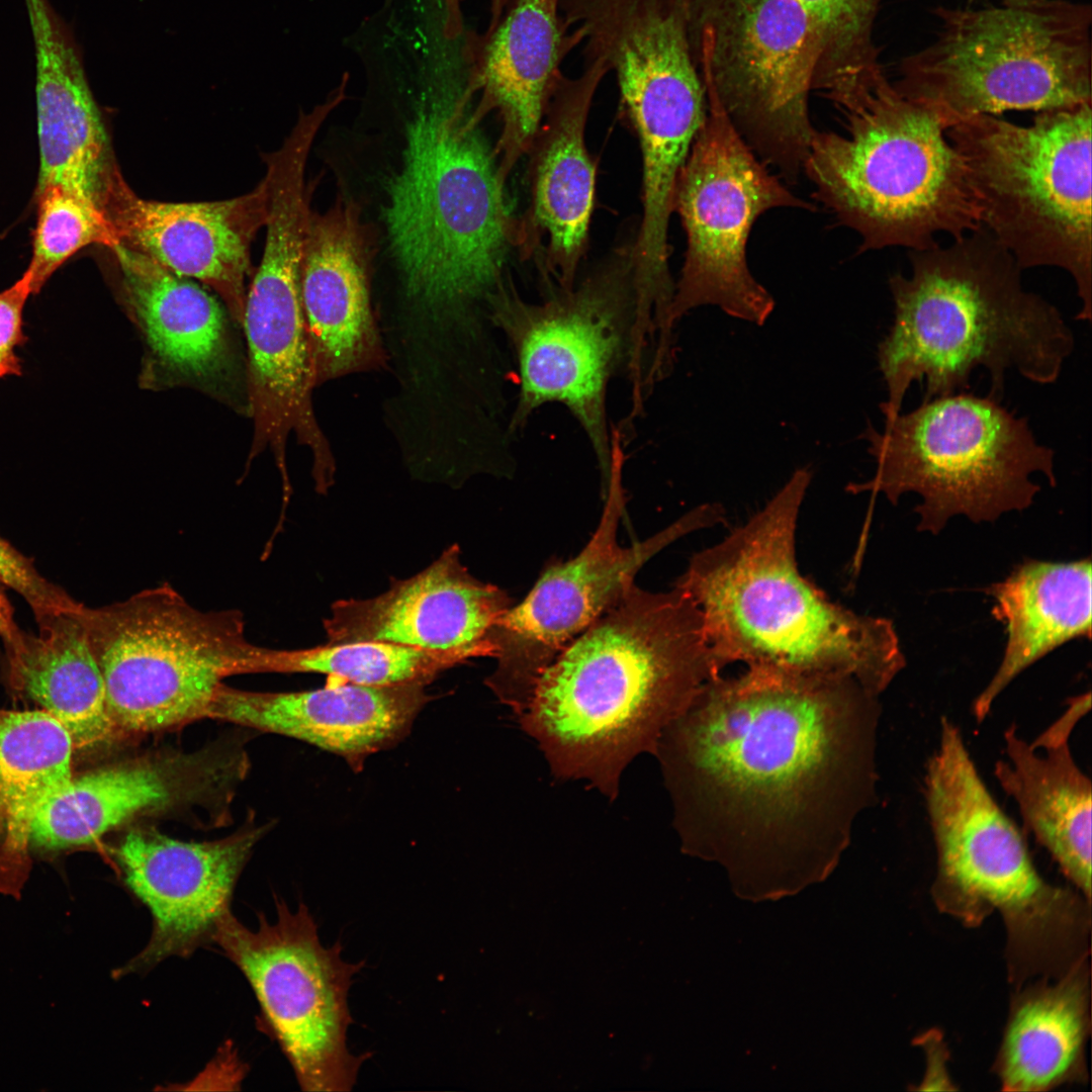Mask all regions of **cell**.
<instances>
[{
  "label": "cell",
  "mask_w": 1092,
  "mask_h": 1092,
  "mask_svg": "<svg viewBox=\"0 0 1092 1092\" xmlns=\"http://www.w3.org/2000/svg\"><path fill=\"white\" fill-rule=\"evenodd\" d=\"M881 714L848 676L746 667L709 679L654 752L684 849L735 876L826 873L877 801Z\"/></svg>",
  "instance_id": "obj_1"
},
{
  "label": "cell",
  "mask_w": 1092,
  "mask_h": 1092,
  "mask_svg": "<svg viewBox=\"0 0 1092 1092\" xmlns=\"http://www.w3.org/2000/svg\"><path fill=\"white\" fill-rule=\"evenodd\" d=\"M719 673L692 599L633 584L544 669L520 722L555 776L613 799L627 764L654 754Z\"/></svg>",
  "instance_id": "obj_2"
},
{
  "label": "cell",
  "mask_w": 1092,
  "mask_h": 1092,
  "mask_svg": "<svg viewBox=\"0 0 1092 1092\" xmlns=\"http://www.w3.org/2000/svg\"><path fill=\"white\" fill-rule=\"evenodd\" d=\"M808 467L745 525L695 554L675 586L698 607L717 669L732 663L848 676L880 696L906 660L892 622L831 602L798 569L795 537Z\"/></svg>",
  "instance_id": "obj_3"
},
{
  "label": "cell",
  "mask_w": 1092,
  "mask_h": 1092,
  "mask_svg": "<svg viewBox=\"0 0 1092 1092\" xmlns=\"http://www.w3.org/2000/svg\"><path fill=\"white\" fill-rule=\"evenodd\" d=\"M909 258L910 274L889 278L894 321L877 350L885 421L901 413L913 382L927 401L965 391L981 367L988 395L1002 400L1009 371L1040 385L1058 380L1074 335L1054 304L1024 288L1023 270L988 230Z\"/></svg>",
  "instance_id": "obj_4"
},
{
  "label": "cell",
  "mask_w": 1092,
  "mask_h": 1092,
  "mask_svg": "<svg viewBox=\"0 0 1092 1092\" xmlns=\"http://www.w3.org/2000/svg\"><path fill=\"white\" fill-rule=\"evenodd\" d=\"M924 797L936 852L933 901L969 927L1001 915L1010 983L1057 978L1090 951L1091 901L1041 877L947 717L926 765Z\"/></svg>",
  "instance_id": "obj_5"
},
{
  "label": "cell",
  "mask_w": 1092,
  "mask_h": 1092,
  "mask_svg": "<svg viewBox=\"0 0 1092 1092\" xmlns=\"http://www.w3.org/2000/svg\"><path fill=\"white\" fill-rule=\"evenodd\" d=\"M468 97L418 114L387 188L389 246L406 295L436 320L488 299L518 243L496 155L479 119L465 114Z\"/></svg>",
  "instance_id": "obj_6"
},
{
  "label": "cell",
  "mask_w": 1092,
  "mask_h": 1092,
  "mask_svg": "<svg viewBox=\"0 0 1092 1092\" xmlns=\"http://www.w3.org/2000/svg\"><path fill=\"white\" fill-rule=\"evenodd\" d=\"M839 110L844 132L815 130L803 172L816 200L860 236V252L926 250L938 235L982 226L968 166L936 110L887 78Z\"/></svg>",
  "instance_id": "obj_7"
},
{
  "label": "cell",
  "mask_w": 1092,
  "mask_h": 1092,
  "mask_svg": "<svg viewBox=\"0 0 1092 1092\" xmlns=\"http://www.w3.org/2000/svg\"><path fill=\"white\" fill-rule=\"evenodd\" d=\"M935 16L936 37L901 61L893 84L948 128L976 115L1092 103L1090 5L997 0L939 6Z\"/></svg>",
  "instance_id": "obj_8"
},
{
  "label": "cell",
  "mask_w": 1092,
  "mask_h": 1092,
  "mask_svg": "<svg viewBox=\"0 0 1092 1092\" xmlns=\"http://www.w3.org/2000/svg\"><path fill=\"white\" fill-rule=\"evenodd\" d=\"M1091 104L1036 112L1028 125L982 114L946 130L968 166L982 225L1021 270L1066 271L1084 322L1092 314Z\"/></svg>",
  "instance_id": "obj_9"
},
{
  "label": "cell",
  "mask_w": 1092,
  "mask_h": 1092,
  "mask_svg": "<svg viewBox=\"0 0 1092 1092\" xmlns=\"http://www.w3.org/2000/svg\"><path fill=\"white\" fill-rule=\"evenodd\" d=\"M1000 402L960 391L899 413L883 432L869 422L859 438L876 472L847 490L882 492L893 504L917 493L918 529L932 534L954 516L978 523L1028 508L1040 489L1033 474L1056 485L1055 451Z\"/></svg>",
  "instance_id": "obj_10"
},
{
  "label": "cell",
  "mask_w": 1092,
  "mask_h": 1092,
  "mask_svg": "<svg viewBox=\"0 0 1092 1092\" xmlns=\"http://www.w3.org/2000/svg\"><path fill=\"white\" fill-rule=\"evenodd\" d=\"M115 726L162 730L208 712L224 677L272 671L274 649L253 644L239 610L201 611L171 584L100 608L84 606Z\"/></svg>",
  "instance_id": "obj_11"
},
{
  "label": "cell",
  "mask_w": 1092,
  "mask_h": 1092,
  "mask_svg": "<svg viewBox=\"0 0 1092 1092\" xmlns=\"http://www.w3.org/2000/svg\"><path fill=\"white\" fill-rule=\"evenodd\" d=\"M488 302L518 365L520 389L511 431L522 430L540 406L563 404L587 436L607 485L612 457L607 390L629 358L632 249L541 303L525 301L502 283Z\"/></svg>",
  "instance_id": "obj_12"
},
{
  "label": "cell",
  "mask_w": 1092,
  "mask_h": 1092,
  "mask_svg": "<svg viewBox=\"0 0 1092 1092\" xmlns=\"http://www.w3.org/2000/svg\"><path fill=\"white\" fill-rule=\"evenodd\" d=\"M690 30L704 87L763 163L789 182L815 132L809 95L818 42L796 0H691Z\"/></svg>",
  "instance_id": "obj_13"
},
{
  "label": "cell",
  "mask_w": 1092,
  "mask_h": 1092,
  "mask_svg": "<svg viewBox=\"0 0 1092 1092\" xmlns=\"http://www.w3.org/2000/svg\"><path fill=\"white\" fill-rule=\"evenodd\" d=\"M276 921L258 914L250 929L232 912L218 923L219 946L249 982L260 1007V1027L273 1038L293 1069L301 1090H352L371 1053L354 1055L347 1044L353 1018L348 996L354 976L365 966L342 958L340 940L321 943L307 906L290 911L276 900Z\"/></svg>",
  "instance_id": "obj_14"
},
{
  "label": "cell",
  "mask_w": 1092,
  "mask_h": 1092,
  "mask_svg": "<svg viewBox=\"0 0 1092 1092\" xmlns=\"http://www.w3.org/2000/svg\"><path fill=\"white\" fill-rule=\"evenodd\" d=\"M707 114L679 172L674 211L687 251L669 309L671 329L689 311L714 305L762 326L775 309L751 274L747 240L755 220L776 207L815 209L791 192L747 145L715 95L705 88Z\"/></svg>",
  "instance_id": "obj_15"
},
{
  "label": "cell",
  "mask_w": 1092,
  "mask_h": 1092,
  "mask_svg": "<svg viewBox=\"0 0 1092 1092\" xmlns=\"http://www.w3.org/2000/svg\"><path fill=\"white\" fill-rule=\"evenodd\" d=\"M623 463L624 451L617 448L603 515L584 548L570 560L547 566L525 600L511 607L490 632L497 663L485 685L518 715L544 669L621 599L645 562L676 539L723 518L719 504L701 505L648 539L621 546Z\"/></svg>",
  "instance_id": "obj_16"
},
{
  "label": "cell",
  "mask_w": 1092,
  "mask_h": 1092,
  "mask_svg": "<svg viewBox=\"0 0 1092 1092\" xmlns=\"http://www.w3.org/2000/svg\"><path fill=\"white\" fill-rule=\"evenodd\" d=\"M310 209L305 190L291 182L267 192L263 256L247 291L242 324L249 350L254 441L269 447L287 492L285 445L290 433L313 454L317 486L331 483L332 460L311 406L315 383L301 301V260Z\"/></svg>",
  "instance_id": "obj_17"
},
{
  "label": "cell",
  "mask_w": 1092,
  "mask_h": 1092,
  "mask_svg": "<svg viewBox=\"0 0 1092 1092\" xmlns=\"http://www.w3.org/2000/svg\"><path fill=\"white\" fill-rule=\"evenodd\" d=\"M257 833L210 842H188L154 830L127 832L114 850L127 890L150 912L146 946L115 971L146 974L168 958H188L212 943L231 911L238 878Z\"/></svg>",
  "instance_id": "obj_18"
},
{
  "label": "cell",
  "mask_w": 1092,
  "mask_h": 1092,
  "mask_svg": "<svg viewBox=\"0 0 1092 1092\" xmlns=\"http://www.w3.org/2000/svg\"><path fill=\"white\" fill-rule=\"evenodd\" d=\"M101 208L119 244L209 286L242 324L251 245L266 221L263 180L231 199L164 202L140 197L117 169Z\"/></svg>",
  "instance_id": "obj_19"
},
{
  "label": "cell",
  "mask_w": 1092,
  "mask_h": 1092,
  "mask_svg": "<svg viewBox=\"0 0 1092 1092\" xmlns=\"http://www.w3.org/2000/svg\"><path fill=\"white\" fill-rule=\"evenodd\" d=\"M451 545L414 576L369 599L335 602L324 620L329 644L386 642L494 657L490 632L513 599L474 577Z\"/></svg>",
  "instance_id": "obj_20"
},
{
  "label": "cell",
  "mask_w": 1092,
  "mask_h": 1092,
  "mask_svg": "<svg viewBox=\"0 0 1092 1092\" xmlns=\"http://www.w3.org/2000/svg\"><path fill=\"white\" fill-rule=\"evenodd\" d=\"M560 5L561 0H507L486 31L466 47L471 71L466 89L481 93L474 114L480 119L495 109L503 121L495 155L504 180L531 149L562 75L561 62L580 43Z\"/></svg>",
  "instance_id": "obj_21"
},
{
  "label": "cell",
  "mask_w": 1092,
  "mask_h": 1092,
  "mask_svg": "<svg viewBox=\"0 0 1092 1092\" xmlns=\"http://www.w3.org/2000/svg\"><path fill=\"white\" fill-rule=\"evenodd\" d=\"M427 685L367 686L329 680L321 689L243 692L222 686L207 714L295 738L345 759L354 771L411 732L431 696Z\"/></svg>",
  "instance_id": "obj_22"
},
{
  "label": "cell",
  "mask_w": 1092,
  "mask_h": 1092,
  "mask_svg": "<svg viewBox=\"0 0 1092 1092\" xmlns=\"http://www.w3.org/2000/svg\"><path fill=\"white\" fill-rule=\"evenodd\" d=\"M25 3L36 69L39 169L35 191L61 188L101 209L118 166L80 49L49 0Z\"/></svg>",
  "instance_id": "obj_23"
},
{
  "label": "cell",
  "mask_w": 1092,
  "mask_h": 1092,
  "mask_svg": "<svg viewBox=\"0 0 1092 1092\" xmlns=\"http://www.w3.org/2000/svg\"><path fill=\"white\" fill-rule=\"evenodd\" d=\"M574 78L561 75L535 135L531 190L526 223L518 228V243L526 248L532 235L544 236L547 270L561 289L575 284L592 215L596 170L586 151L584 130L596 90L609 68L585 57Z\"/></svg>",
  "instance_id": "obj_24"
},
{
  "label": "cell",
  "mask_w": 1092,
  "mask_h": 1092,
  "mask_svg": "<svg viewBox=\"0 0 1092 1092\" xmlns=\"http://www.w3.org/2000/svg\"><path fill=\"white\" fill-rule=\"evenodd\" d=\"M373 251L356 202L339 195L324 213L310 211L300 289L315 381L356 369L372 351L368 271Z\"/></svg>",
  "instance_id": "obj_25"
},
{
  "label": "cell",
  "mask_w": 1092,
  "mask_h": 1092,
  "mask_svg": "<svg viewBox=\"0 0 1092 1092\" xmlns=\"http://www.w3.org/2000/svg\"><path fill=\"white\" fill-rule=\"evenodd\" d=\"M1090 693L1068 708L1032 742L1004 732L1006 758L995 763L1001 788L1015 801L1025 828L1091 901V781L1075 761L1070 737L1089 712Z\"/></svg>",
  "instance_id": "obj_26"
},
{
  "label": "cell",
  "mask_w": 1092,
  "mask_h": 1092,
  "mask_svg": "<svg viewBox=\"0 0 1092 1092\" xmlns=\"http://www.w3.org/2000/svg\"><path fill=\"white\" fill-rule=\"evenodd\" d=\"M1088 957L1061 977L1016 989L994 1070L1004 1091H1049L1088 1078L1090 1034Z\"/></svg>",
  "instance_id": "obj_27"
},
{
  "label": "cell",
  "mask_w": 1092,
  "mask_h": 1092,
  "mask_svg": "<svg viewBox=\"0 0 1092 1092\" xmlns=\"http://www.w3.org/2000/svg\"><path fill=\"white\" fill-rule=\"evenodd\" d=\"M1092 572L1089 558L1071 562L1025 560L987 593L993 616L1006 627L1002 661L973 702L978 723L1025 668L1062 644L1091 636Z\"/></svg>",
  "instance_id": "obj_28"
},
{
  "label": "cell",
  "mask_w": 1092,
  "mask_h": 1092,
  "mask_svg": "<svg viewBox=\"0 0 1092 1092\" xmlns=\"http://www.w3.org/2000/svg\"><path fill=\"white\" fill-rule=\"evenodd\" d=\"M83 609L40 617L37 635L17 629L4 640L12 686L56 718L74 747L97 744L114 727Z\"/></svg>",
  "instance_id": "obj_29"
},
{
  "label": "cell",
  "mask_w": 1092,
  "mask_h": 1092,
  "mask_svg": "<svg viewBox=\"0 0 1092 1092\" xmlns=\"http://www.w3.org/2000/svg\"><path fill=\"white\" fill-rule=\"evenodd\" d=\"M111 250L127 301L163 364L196 380L224 372L230 343L219 302L189 278L135 250L122 244Z\"/></svg>",
  "instance_id": "obj_30"
},
{
  "label": "cell",
  "mask_w": 1092,
  "mask_h": 1092,
  "mask_svg": "<svg viewBox=\"0 0 1092 1092\" xmlns=\"http://www.w3.org/2000/svg\"><path fill=\"white\" fill-rule=\"evenodd\" d=\"M174 787L149 763H126L71 779L36 810L29 842L57 849L88 844L148 810L169 803Z\"/></svg>",
  "instance_id": "obj_31"
},
{
  "label": "cell",
  "mask_w": 1092,
  "mask_h": 1092,
  "mask_svg": "<svg viewBox=\"0 0 1092 1092\" xmlns=\"http://www.w3.org/2000/svg\"><path fill=\"white\" fill-rule=\"evenodd\" d=\"M73 748L46 711L0 709V848L8 857L25 855L36 810L72 779Z\"/></svg>",
  "instance_id": "obj_32"
},
{
  "label": "cell",
  "mask_w": 1092,
  "mask_h": 1092,
  "mask_svg": "<svg viewBox=\"0 0 1092 1092\" xmlns=\"http://www.w3.org/2000/svg\"><path fill=\"white\" fill-rule=\"evenodd\" d=\"M818 42L812 90L840 105L886 78L875 40L882 0H796Z\"/></svg>",
  "instance_id": "obj_33"
},
{
  "label": "cell",
  "mask_w": 1092,
  "mask_h": 1092,
  "mask_svg": "<svg viewBox=\"0 0 1092 1092\" xmlns=\"http://www.w3.org/2000/svg\"><path fill=\"white\" fill-rule=\"evenodd\" d=\"M473 658L463 650H428L386 642L325 644L276 650L273 671L314 672L330 680L367 686L429 685L441 672Z\"/></svg>",
  "instance_id": "obj_34"
},
{
  "label": "cell",
  "mask_w": 1092,
  "mask_h": 1092,
  "mask_svg": "<svg viewBox=\"0 0 1092 1092\" xmlns=\"http://www.w3.org/2000/svg\"><path fill=\"white\" fill-rule=\"evenodd\" d=\"M37 206L32 255L27 269L32 294L81 249L103 245L112 249L119 239L101 209L57 187L35 191Z\"/></svg>",
  "instance_id": "obj_35"
},
{
  "label": "cell",
  "mask_w": 1092,
  "mask_h": 1092,
  "mask_svg": "<svg viewBox=\"0 0 1092 1092\" xmlns=\"http://www.w3.org/2000/svg\"><path fill=\"white\" fill-rule=\"evenodd\" d=\"M0 583L20 595L33 610L36 618L77 612L82 604L63 589L48 581L8 542L0 538Z\"/></svg>",
  "instance_id": "obj_36"
},
{
  "label": "cell",
  "mask_w": 1092,
  "mask_h": 1092,
  "mask_svg": "<svg viewBox=\"0 0 1092 1092\" xmlns=\"http://www.w3.org/2000/svg\"><path fill=\"white\" fill-rule=\"evenodd\" d=\"M32 294L26 271L11 286L0 291V379L22 374L16 353L27 338L23 330V310Z\"/></svg>",
  "instance_id": "obj_37"
},
{
  "label": "cell",
  "mask_w": 1092,
  "mask_h": 1092,
  "mask_svg": "<svg viewBox=\"0 0 1092 1092\" xmlns=\"http://www.w3.org/2000/svg\"><path fill=\"white\" fill-rule=\"evenodd\" d=\"M915 1044L926 1053V1073L917 1090H954L956 1087L947 1073L948 1051L937 1030H929L919 1036Z\"/></svg>",
  "instance_id": "obj_38"
},
{
  "label": "cell",
  "mask_w": 1092,
  "mask_h": 1092,
  "mask_svg": "<svg viewBox=\"0 0 1092 1092\" xmlns=\"http://www.w3.org/2000/svg\"><path fill=\"white\" fill-rule=\"evenodd\" d=\"M443 5V32L448 39L457 38L463 31L462 0H441Z\"/></svg>",
  "instance_id": "obj_39"
},
{
  "label": "cell",
  "mask_w": 1092,
  "mask_h": 1092,
  "mask_svg": "<svg viewBox=\"0 0 1092 1092\" xmlns=\"http://www.w3.org/2000/svg\"><path fill=\"white\" fill-rule=\"evenodd\" d=\"M16 630L17 627L12 619L8 602L0 593V636L3 640H6L11 637Z\"/></svg>",
  "instance_id": "obj_40"
},
{
  "label": "cell",
  "mask_w": 1092,
  "mask_h": 1092,
  "mask_svg": "<svg viewBox=\"0 0 1092 1092\" xmlns=\"http://www.w3.org/2000/svg\"><path fill=\"white\" fill-rule=\"evenodd\" d=\"M647 371H648V370H647ZM646 374H647V373H646ZM644 383H645V385H646V387H647L648 389H650V390L652 389V387H649V386L647 385V383H646V380H645V382H644ZM644 398H645V392H644ZM642 406H643V405H642ZM642 406H641V407H634V406H632V411H633V412H635V413H637V412H640V411H642Z\"/></svg>",
  "instance_id": "obj_41"
},
{
  "label": "cell",
  "mask_w": 1092,
  "mask_h": 1092,
  "mask_svg": "<svg viewBox=\"0 0 1092 1092\" xmlns=\"http://www.w3.org/2000/svg\"><path fill=\"white\" fill-rule=\"evenodd\" d=\"M650 362H651V361H650ZM649 364H650V363H649ZM648 366H649V365H648ZM647 369H648V368H647ZM646 372H647V371H646ZM648 374H649V371H648ZM649 377H650V378H651L652 380H655V381H660V380H656V379H653V378H652V377H651L650 375H649ZM644 379H645V378H644ZM643 384H644V383H643ZM642 390H643V388H642ZM642 390H641V392H642ZM641 392H640V393H633V392H632V394H633V395H640V394H641Z\"/></svg>",
  "instance_id": "obj_42"
}]
</instances>
